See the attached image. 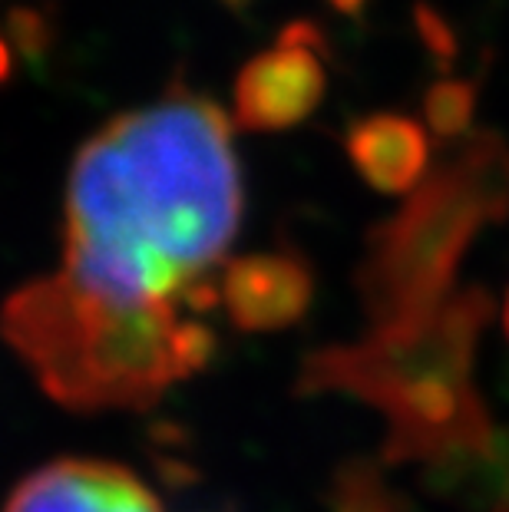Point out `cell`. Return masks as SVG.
Returning <instances> with one entry per match:
<instances>
[{
    "label": "cell",
    "instance_id": "3957f363",
    "mask_svg": "<svg viewBox=\"0 0 509 512\" xmlns=\"http://www.w3.org/2000/svg\"><path fill=\"white\" fill-rule=\"evenodd\" d=\"M4 512H162V506L126 466L57 460L30 473L10 493Z\"/></svg>",
    "mask_w": 509,
    "mask_h": 512
},
{
    "label": "cell",
    "instance_id": "9c48e42d",
    "mask_svg": "<svg viewBox=\"0 0 509 512\" xmlns=\"http://www.w3.org/2000/svg\"><path fill=\"white\" fill-rule=\"evenodd\" d=\"M361 4H364V0H331V7H338L341 14H357Z\"/></svg>",
    "mask_w": 509,
    "mask_h": 512
},
{
    "label": "cell",
    "instance_id": "6da1fadb",
    "mask_svg": "<svg viewBox=\"0 0 509 512\" xmlns=\"http://www.w3.org/2000/svg\"><path fill=\"white\" fill-rule=\"evenodd\" d=\"M232 126L172 90L110 119L70 166L63 265L4 308L10 347L73 410H139L196 374L222 304L215 268L242 225Z\"/></svg>",
    "mask_w": 509,
    "mask_h": 512
},
{
    "label": "cell",
    "instance_id": "52a82bcc",
    "mask_svg": "<svg viewBox=\"0 0 509 512\" xmlns=\"http://www.w3.org/2000/svg\"><path fill=\"white\" fill-rule=\"evenodd\" d=\"M7 37L14 43V50L27 60H40L50 50L53 30L47 24V17L34 7H14L7 14Z\"/></svg>",
    "mask_w": 509,
    "mask_h": 512
},
{
    "label": "cell",
    "instance_id": "ba28073f",
    "mask_svg": "<svg viewBox=\"0 0 509 512\" xmlns=\"http://www.w3.org/2000/svg\"><path fill=\"white\" fill-rule=\"evenodd\" d=\"M10 67H14V57H10V47H7V40L0 37V83L10 76Z\"/></svg>",
    "mask_w": 509,
    "mask_h": 512
},
{
    "label": "cell",
    "instance_id": "30bf717a",
    "mask_svg": "<svg viewBox=\"0 0 509 512\" xmlns=\"http://www.w3.org/2000/svg\"><path fill=\"white\" fill-rule=\"evenodd\" d=\"M222 7H229V10H235V14H242V10H248L255 4V0H219Z\"/></svg>",
    "mask_w": 509,
    "mask_h": 512
},
{
    "label": "cell",
    "instance_id": "8fae6325",
    "mask_svg": "<svg viewBox=\"0 0 509 512\" xmlns=\"http://www.w3.org/2000/svg\"><path fill=\"white\" fill-rule=\"evenodd\" d=\"M506 334H509V298H506Z\"/></svg>",
    "mask_w": 509,
    "mask_h": 512
},
{
    "label": "cell",
    "instance_id": "277c9868",
    "mask_svg": "<svg viewBox=\"0 0 509 512\" xmlns=\"http://www.w3.org/2000/svg\"><path fill=\"white\" fill-rule=\"evenodd\" d=\"M222 308L242 331H278L295 324L311 301V275L295 255H245L225 265Z\"/></svg>",
    "mask_w": 509,
    "mask_h": 512
},
{
    "label": "cell",
    "instance_id": "5b68a950",
    "mask_svg": "<svg viewBox=\"0 0 509 512\" xmlns=\"http://www.w3.org/2000/svg\"><path fill=\"white\" fill-rule=\"evenodd\" d=\"M348 156L354 169L381 192H407L424 176L430 143L414 119L377 113L351 126Z\"/></svg>",
    "mask_w": 509,
    "mask_h": 512
},
{
    "label": "cell",
    "instance_id": "7a4b0ae2",
    "mask_svg": "<svg viewBox=\"0 0 509 512\" xmlns=\"http://www.w3.org/2000/svg\"><path fill=\"white\" fill-rule=\"evenodd\" d=\"M321 30L308 20L285 27L278 47L258 53L235 80V119L252 133H278L318 110L328 76L318 57Z\"/></svg>",
    "mask_w": 509,
    "mask_h": 512
},
{
    "label": "cell",
    "instance_id": "8992f818",
    "mask_svg": "<svg viewBox=\"0 0 509 512\" xmlns=\"http://www.w3.org/2000/svg\"><path fill=\"white\" fill-rule=\"evenodd\" d=\"M473 113V90L467 83H440L430 90L427 100V119L440 133H457L467 126Z\"/></svg>",
    "mask_w": 509,
    "mask_h": 512
}]
</instances>
